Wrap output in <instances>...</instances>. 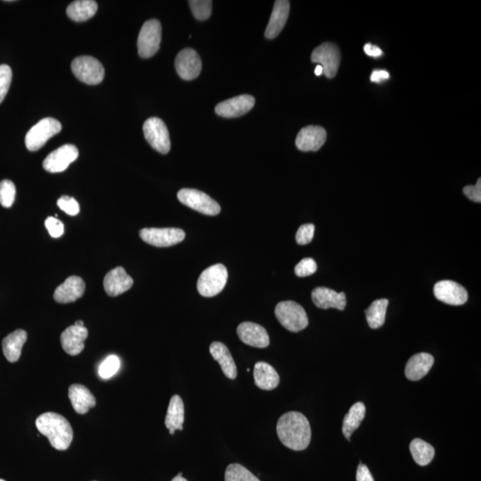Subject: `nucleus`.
<instances>
[{
    "label": "nucleus",
    "mask_w": 481,
    "mask_h": 481,
    "mask_svg": "<svg viewBox=\"0 0 481 481\" xmlns=\"http://www.w3.org/2000/svg\"><path fill=\"white\" fill-rule=\"evenodd\" d=\"M274 313L281 326L292 333H299L309 326V319L305 309L294 301L278 303Z\"/></svg>",
    "instance_id": "obj_3"
},
{
    "label": "nucleus",
    "mask_w": 481,
    "mask_h": 481,
    "mask_svg": "<svg viewBox=\"0 0 481 481\" xmlns=\"http://www.w3.org/2000/svg\"><path fill=\"white\" fill-rule=\"evenodd\" d=\"M224 481H260L245 467L239 463H231L224 472Z\"/></svg>",
    "instance_id": "obj_33"
},
{
    "label": "nucleus",
    "mask_w": 481,
    "mask_h": 481,
    "mask_svg": "<svg viewBox=\"0 0 481 481\" xmlns=\"http://www.w3.org/2000/svg\"><path fill=\"white\" fill-rule=\"evenodd\" d=\"M463 194L472 201L481 202V178H479L475 185H467L463 188Z\"/></svg>",
    "instance_id": "obj_42"
},
{
    "label": "nucleus",
    "mask_w": 481,
    "mask_h": 481,
    "mask_svg": "<svg viewBox=\"0 0 481 481\" xmlns=\"http://www.w3.org/2000/svg\"><path fill=\"white\" fill-rule=\"evenodd\" d=\"M45 226L49 234L53 238H59L63 234V224L56 217H48L45 221Z\"/></svg>",
    "instance_id": "obj_41"
},
{
    "label": "nucleus",
    "mask_w": 481,
    "mask_h": 481,
    "mask_svg": "<svg viewBox=\"0 0 481 481\" xmlns=\"http://www.w3.org/2000/svg\"><path fill=\"white\" fill-rule=\"evenodd\" d=\"M62 130V124L53 118H45L38 121L28 131L25 137V145L29 151L35 152L41 149L53 135Z\"/></svg>",
    "instance_id": "obj_5"
},
{
    "label": "nucleus",
    "mask_w": 481,
    "mask_h": 481,
    "mask_svg": "<svg viewBox=\"0 0 481 481\" xmlns=\"http://www.w3.org/2000/svg\"><path fill=\"white\" fill-rule=\"evenodd\" d=\"M16 185L10 180L0 182V205L5 208H10L16 200Z\"/></svg>",
    "instance_id": "obj_36"
},
{
    "label": "nucleus",
    "mask_w": 481,
    "mask_h": 481,
    "mask_svg": "<svg viewBox=\"0 0 481 481\" xmlns=\"http://www.w3.org/2000/svg\"><path fill=\"white\" fill-rule=\"evenodd\" d=\"M276 433L281 444L294 451L305 450L311 440L309 420L299 412H288L276 424Z\"/></svg>",
    "instance_id": "obj_1"
},
{
    "label": "nucleus",
    "mask_w": 481,
    "mask_h": 481,
    "mask_svg": "<svg viewBox=\"0 0 481 481\" xmlns=\"http://www.w3.org/2000/svg\"><path fill=\"white\" fill-rule=\"evenodd\" d=\"M366 416V405L362 402H356L351 406L342 423V433L347 440H351L353 433L358 429Z\"/></svg>",
    "instance_id": "obj_30"
},
{
    "label": "nucleus",
    "mask_w": 481,
    "mask_h": 481,
    "mask_svg": "<svg viewBox=\"0 0 481 481\" xmlns=\"http://www.w3.org/2000/svg\"><path fill=\"white\" fill-rule=\"evenodd\" d=\"M356 481H374L369 469L362 462L360 463L356 470Z\"/></svg>",
    "instance_id": "obj_43"
},
{
    "label": "nucleus",
    "mask_w": 481,
    "mask_h": 481,
    "mask_svg": "<svg viewBox=\"0 0 481 481\" xmlns=\"http://www.w3.org/2000/svg\"><path fill=\"white\" fill-rule=\"evenodd\" d=\"M323 73H324L323 67L321 66L319 64V66H317L316 67L315 74L316 75V76H320V75H322Z\"/></svg>",
    "instance_id": "obj_46"
},
{
    "label": "nucleus",
    "mask_w": 481,
    "mask_h": 481,
    "mask_svg": "<svg viewBox=\"0 0 481 481\" xmlns=\"http://www.w3.org/2000/svg\"><path fill=\"white\" fill-rule=\"evenodd\" d=\"M120 366V358L115 355H110L103 360L100 365L98 373L103 380H108L118 373Z\"/></svg>",
    "instance_id": "obj_34"
},
{
    "label": "nucleus",
    "mask_w": 481,
    "mask_h": 481,
    "mask_svg": "<svg viewBox=\"0 0 481 481\" xmlns=\"http://www.w3.org/2000/svg\"><path fill=\"white\" fill-rule=\"evenodd\" d=\"M12 81V70L6 64L0 66V103L5 99Z\"/></svg>",
    "instance_id": "obj_37"
},
{
    "label": "nucleus",
    "mask_w": 481,
    "mask_h": 481,
    "mask_svg": "<svg viewBox=\"0 0 481 481\" xmlns=\"http://www.w3.org/2000/svg\"><path fill=\"white\" fill-rule=\"evenodd\" d=\"M98 9V3L93 0H78L67 7L66 13L71 20L81 23L94 16Z\"/></svg>",
    "instance_id": "obj_29"
},
{
    "label": "nucleus",
    "mask_w": 481,
    "mask_h": 481,
    "mask_svg": "<svg viewBox=\"0 0 481 481\" xmlns=\"http://www.w3.org/2000/svg\"><path fill=\"white\" fill-rule=\"evenodd\" d=\"M317 269V265L315 262L311 258L303 259L301 262L297 264V266L295 267V274L296 276L299 277H305L311 276L314 273H316Z\"/></svg>",
    "instance_id": "obj_38"
},
{
    "label": "nucleus",
    "mask_w": 481,
    "mask_h": 481,
    "mask_svg": "<svg viewBox=\"0 0 481 481\" xmlns=\"http://www.w3.org/2000/svg\"><path fill=\"white\" fill-rule=\"evenodd\" d=\"M171 481H187V480L185 479L184 477L177 475L176 477H174V479Z\"/></svg>",
    "instance_id": "obj_47"
},
{
    "label": "nucleus",
    "mask_w": 481,
    "mask_h": 481,
    "mask_svg": "<svg viewBox=\"0 0 481 481\" xmlns=\"http://www.w3.org/2000/svg\"><path fill=\"white\" fill-rule=\"evenodd\" d=\"M290 13V2L287 0H277L274 2L273 12L265 31L267 38H276L286 24Z\"/></svg>",
    "instance_id": "obj_22"
},
{
    "label": "nucleus",
    "mask_w": 481,
    "mask_h": 481,
    "mask_svg": "<svg viewBox=\"0 0 481 481\" xmlns=\"http://www.w3.org/2000/svg\"><path fill=\"white\" fill-rule=\"evenodd\" d=\"M327 138V133L320 126L303 128L296 138V146L302 152H316L322 148Z\"/></svg>",
    "instance_id": "obj_17"
},
{
    "label": "nucleus",
    "mask_w": 481,
    "mask_h": 481,
    "mask_svg": "<svg viewBox=\"0 0 481 481\" xmlns=\"http://www.w3.org/2000/svg\"><path fill=\"white\" fill-rule=\"evenodd\" d=\"M36 427L42 435L48 438L50 444L56 450H66L73 438V428L68 420L59 413H42L36 420Z\"/></svg>",
    "instance_id": "obj_2"
},
{
    "label": "nucleus",
    "mask_w": 481,
    "mask_h": 481,
    "mask_svg": "<svg viewBox=\"0 0 481 481\" xmlns=\"http://www.w3.org/2000/svg\"><path fill=\"white\" fill-rule=\"evenodd\" d=\"M237 335L244 343L252 347L265 348L270 343L267 330L258 324L244 322L237 327Z\"/></svg>",
    "instance_id": "obj_16"
},
{
    "label": "nucleus",
    "mask_w": 481,
    "mask_h": 481,
    "mask_svg": "<svg viewBox=\"0 0 481 481\" xmlns=\"http://www.w3.org/2000/svg\"><path fill=\"white\" fill-rule=\"evenodd\" d=\"M69 398L73 409L80 415H85L96 404L94 395L81 384L71 385L69 388Z\"/></svg>",
    "instance_id": "obj_25"
},
{
    "label": "nucleus",
    "mask_w": 481,
    "mask_h": 481,
    "mask_svg": "<svg viewBox=\"0 0 481 481\" xmlns=\"http://www.w3.org/2000/svg\"><path fill=\"white\" fill-rule=\"evenodd\" d=\"M134 281L121 267H117L106 274L103 287L110 297H116L130 290Z\"/></svg>",
    "instance_id": "obj_19"
},
{
    "label": "nucleus",
    "mask_w": 481,
    "mask_h": 481,
    "mask_svg": "<svg viewBox=\"0 0 481 481\" xmlns=\"http://www.w3.org/2000/svg\"><path fill=\"white\" fill-rule=\"evenodd\" d=\"M210 353L213 359L219 363L221 369L228 379H237V367L226 345L219 341L212 342L210 346Z\"/></svg>",
    "instance_id": "obj_23"
},
{
    "label": "nucleus",
    "mask_w": 481,
    "mask_h": 481,
    "mask_svg": "<svg viewBox=\"0 0 481 481\" xmlns=\"http://www.w3.org/2000/svg\"><path fill=\"white\" fill-rule=\"evenodd\" d=\"M363 51H365L367 56L372 57H379L383 55L381 49L378 48L377 46H373L372 44L365 45V46H363Z\"/></svg>",
    "instance_id": "obj_45"
},
{
    "label": "nucleus",
    "mask_w": 481,
    "mask_h": 481,
    "mask_svg": "<svg viewBox=\"0 0 481 481\" xmlns=\"http://www.w3.org/2000/svg\"><path fill=\"white\" fill-rule=\"evenodd\" d=\"M184 422V402L180 395H174L170 399L165 418V425L170 434L174 435L176 430H183Z\"/></svg>",
    "instance_id": "obj_28"
},
{
    "label": "nucleus",
    "mask_w": 481,
    "mask_h": 481,
    "mask_svg": "<svg viewBox=\"0 0 481 481\" xmlns=\"http://www.w3.org/2000/svg\"><path fill=\"white\" fill-rule=\"evenodd\" d=\"M142 240L155 247H170L183 242L184 230L180 228H144L139 232Z\"/></svg>",
    "instance_id": "obj_10"
},
{
    "label": "nucleus",
    "mask_w": 481,
    "mask_h": 481,
    "mask_svg": "<svg viewBox=\"0 0 481 481\" xmlns=\"http://www.w3.org/2000/svg\"><path fill=\"white\" fill-rule=\"evenodd\" d=\"M75 77L86 84L98 85L105 78V68L92 56H78L71 63Z\"/></svg>",
    "instance_id": "obj_7"
},
{
    "label": "nucleus",
    "mask_w": 481,
    "mask_h": 481,
    "mask_svg": "<svg viewBox=\"0 0 481 481\" xmlns=\"http://www.w3.org/2000/svg\"><path fill=\"white\" fill-rule=\"evenodd\" d=\"M88 331L85 326H71L61 334L60 341L63 351L70 356L81 354L85 348L84 342L88 338Z\"/></svg>",
    "instance_id": "obj_18"
},
{
    "label": "nucleus",
    "mask_w": 481,
    "mask_h": 481,
    "mask_svg": "<svg viewBox=\"0 0 481 481\" xmlns=\"http://www.w3.org/2000/svg\"><path fill=\"white\" fill-rule=\"evenodd\" d=\"M162 41V25L158 20L145 21L139 32L138 49L142 58H150L160 49Z\"/></svg>",
    "instance_id": "obj_6"
},
{
    "label": "nucleus",
    "mask_w": 481,
    "mask_h": 481,
    "mask_svg": "<svg viewBox=\"0 0 481 481\" xmlns=\"http://www.w3.org/2000/svg\"><path fill=\"white\" fill-rule=\"evenodd\" d=\"M410 452H411L413 458L417 465L420 466L429 465L435 456V449L433 445L420 440V438H415L411 442Z\"/></svg>",
    "instance_id": "obj_32"
},
{
    "label": "nucleus",
    "mask_w": 481,
    "mask_h": 481,
    "mask_svg": "<svg viewBox=\"0 0 481 481\" xmlns=\"http://www.w3.org/2000/svg\"><path fill=\"white\" fill-rule=\"evenodd\" d=\"M228 278L227 267L216 264L206 269L197 281V290L203 297H214L223 291Z\"/></svg>",
    "instance_id": "obj_4"
},
{
    "label": "nucleus",
    "mask_w": 481,
    "mask_h": 481,
    "mask_svg": "<svg viewBox=\"0 0 481 481\" xmlns=\"http://www.w3.org/2000/svg\"><path fill=\"white\" fill-rule=\"evenodd\" d=\"M253 376L256 386L263 391L274 390L280 383L279 374L272 366L266 362L255 363Z\"/></svg>",
    "instance_id": "obj_26"
},
{
    "label": "nucleus",
    "mask_w": 481,
    "mask_h": 481,
    "mask_svg": "<svg viewBox=\"0 0 481 481\" xmlns=\"http://www.w3.org/2000/svg\"><path fill=\"white\" fill-rule=\"evenodd\" d=\"M192 14L199 21L209 19L212 10V1L210 0H192L189 1Z\"/></svg>",
    "instance_id": "obj_35"
},
{
    "label": "nucleus",
    "mask_w": 481,
    "mask_h": 481,
    "mask_svg": "<svg viewBox=\"0 0 481 481\" xmlns=\"http://www.w3.org/2000/svg\"><path fill=\"white\" fill-rule=\"evenodd\" d=\"M57 205L70 216H76L80 212V205L78 202L70 196L63 195L57 201Z\"/></svg>",
    "instance_id": "obj_39"
},
{
    "label": "nucleus",
    "mask_w": 481,
    "mask_h": 481,
    "mask_svg": "<svg viewBox=\"0 0 481 481\" xmlns=\"http://www.w3.org/2000/svg\"><path fill=\"white\" fill-rule=\"evenodd\" d=\"M85 289L86 285L81 277L70 276L63 284L56 289L53 299L56 302L62 303V304L74 302L83 296Z\"/></svg>",
    "instance_id": "obj_21"
},
{
    "label": "nucleus",
    "mask_w": 481,
    "mask_h": 481,
    "mask_svg": "<svg viewBox=\"0 0 481 481\" xmlns=\"http://www.w3.org/2000/svg\"><path fill=\"white\" fill-rule=\"evenodd\" d=\"M74 326H84V322H83V321L78 320V321H77V322H75Z\"/></svg>",
    "instance_id": "obj_48"
},
{
    "label": "nucleus",
    "mask_w": 481,
    "mask_h": 481,
    "mask_svg": "<svg viewBox=\"0 0 481 481\" xmlns=\"http://www.w3.org/2000/svg\"><path fill=\"white\" fill-rule=\"evenodd\" d=\"M0 481H6V480H2V479H0Z\"/></svg>",
    "instance_id": "obj_49"
},
{
    "label": "nucleus",
    "mask_w": 481,
    "mask_h": 481,
    "mask_svg": "<svg viewBox=\"0 0 481 481\" xmlns=\"http://www.w3.org/2000/svg\"><path fill=\"white\" fill-rule=\"evenodd\" d=\"M27 341V333L24 330H16L7 335L2 341V348L7 361L16 363L19 360L21 349Z\"/></svg>",
    "instance_id": "obj_27"
},
{
    "label": "nucleus",
    "mask_w": 481,
    "mask_h": 481,
    "mask_svg": "<svg viewBox=\"0 0 481 481\" xmlns=\"http://www.w3.org/2000/svg\"><path fill=\"white\" fill-rule=\"evenodd\" d=\"M315 226L313 224H302L296 233V242L299 245H306L313 240Z\"/></svg>",
    "instance_id": "obj_40"
},
{
    "label": "nucleus",
    "mask_w": 481,
    "mask_h": 481,
    "mask_svg": "<svg viewBox=\"0 0 481 481\" xmlns=\"http://www.w3.org/2000/svg\"><path fill=\"white\" fill-rule=\"evenodd\" d=\"M78 156V150L73 145H64L52 152L43 162V167L50 173L63 172L75 162Z\"/></svg>",
    "instance_id": "obj_13"
},
{
    "label": "nucleus",
    "mask_w": 481,
    "mask_h": 481,
    "mask_svg": "<svg viewBox=\"0 0 481 481\" xmlns=\"http://www.w3.org/2000/svg\"><path fill=\"white\" fill-rule=\"evenodd\" d=\"M255 98L249 95H241L217 103L215 112L223 118H237L244 115L253 108Z\"/></svg>",
    "instance_id": "obj_15"
},
{
    "label": "nucleus",
    "mask_w": 481,
    "mask_h": 481,
    "mask_svg": "<svg viewBox=\"0 0 481 481\" xmlns=\"http://www.w3.org/2000/svg\"><path fill=\"white\" fill-rule=\"evenodd\" d=\"M177 73L185 81L197 78L202 71V59L195 50L185 48L177 53L175 60Z\"/></svg>",
    "instance_id": "obj_12"
},
{
    "label": "nucleus",
    "mask_w": 481,
    "mask_h": 481,
    "mask_svg": "<svg viewBox=\"0 0 481 481\" xmlns=\"http://www.w3.org/2000/svg\"><path fill=\"white\" fill-rule=\"evenodd\" d=\"M388 305L387 299H377L366 310L367 323L372 329H378L383 326Z\"/></svg>",
    "instance_id": "obj_31"
},
{
    "label": "nucleus",
    "mask_w": 481,
    "mask_h": 481,
    "mask_svg": "<svg viewBox=\"0 0 481 481\" xmlns=\"http://www.w3.org/2000/svg\"><path fill=\"white\" fill-rule=\"evenodd\" d=\"M434 295L438 301L452 306H461L468 301V292L455 281L444 280L434 286Z\"/></svg>",
    "instance_id": "obj_14"
},
{
    "label": "nucleus",
    "mask_w": 481,
    "mask_h": 481,
    "mask_svg": "<svg viewBox=\"0 0 481 481\" xmlns=\"http://www.w3.org/2000/svg\"><path fill=\"white\" fill-rule=\"evenodd\" d=\"M434 358L428 353H418L408 360L405 366V376L410 381H419L430 372Z\"/></svg>",
    "instance_id": "obj_24"
},
{
    "label": "nucleus",
    "mask_w": 481,
    "mask_h": 481,
    "mask_svg": "<svg viewBox=\"0 0 481 481\" xmlns=\"http://www.w3.org/2000/svg\"><path fill=\"white\" fill-rule=\"evenodd\" d=\"M312 301L317 308L344 310L347 299L344 292H337L326 287H317L312 291Z\"/></svg>",
    "instance_id": "obj_20"
},
{
    "label": "nucleus",
    "mask_w": 481,
    "mask_h": 481,
    "mask_svg": "<svg viewBox=\"0 0 481 481\" xmlns=\"http://www.w3.org/2000/svg\"><path fill=\"white\" fill-rule=\"evenodd\" d=\"M177 198L184 205L205 215L216 216L220 213L219 203L205 192L196 189L183 188L177 192Z\"/></svg>",
    "instance_id": "obj_8"
},
{
    "label": "nucleus",
    "mask_w": 481,
    "mask_h": 481,
    "mask_svg": "<svg viewBox=\"0 0 481 481\" xmlns=\"http://www.w3.org/2000/svg\"><path fill=\"white\" fill-rule=\"evenodd\" d=\"M390 78V74L388 71L384 70H376L373 71L372 75H371L370 80L372 82H376V83H380V82L388 80Z\"/></svg>",
    "instance_id": "obj_44"
},
{
    "label": "nucleus",
    "mask_w": 481,
    "mask_h": 481,
    "mask_svg": "<svg viewBox=\"0 0 481 481\" xmlns=\"http://www.w3.org/2000/svg\"><path fill=\"white\" fill-rule=\"evenodd\" d=\"M145 138L157 152L166 155L170 151L169 130L162 120L157 117L149 118L143 126Z\"/></svg>",
    "instance_id": "obj_9"
},
{
    "label": "nucleus",
    "mask_w": 481,
    "mask_h": 481,
    "mask_svg": "<svg viewBox=\"0 0 481 481\" xmlns=\"http://www.w3.org/2000/svg\"><path fill=\"white\" fill-rule=\"evenodd\" d=\"M313 63H319L323 67L324 74L328 78L336 76L341 63V53L333 43L326 42L314 49L311 55Z\"/></svg>",
    "instance_id": "obj_11"
}]
</instances>
